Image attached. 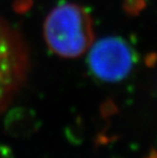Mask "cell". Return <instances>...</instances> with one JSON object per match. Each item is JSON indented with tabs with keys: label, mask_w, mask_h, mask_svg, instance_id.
<instances>
[{
	"label": "cell",
	"mask_w": 157,
	"mask_h": 158,
	"mask_svg": "<svg viewBox=\"0 0 157 158\" xmlns=\"http://www.w3.org/2000/svg\"><path fill=\"white\" fill-rule=\"evenodd\" d=\"M43 37L49 50L63 58H76L88 52L95 41L93 19L76 3H60L46 16Z\"/></svg>",
	"instance_id": "cell-1"
},
{
	"label": "cell",
	"mask_w": 157,
	"mask_h": 158,
	"mask_svg": "<svg viewBox=\"0 0 157 158\" xmlns=\"http://www.w3.org/2000/svg\"><path fill=\"white\" fill-rule=\"evenodd\" d=\"M29 50L23 37L0 19V113L9 106L26 82Z\"/></svg>",
	"instance_id": "cell-2"
},
{
	"label": "cell",
	"mask_w": 157,
	"mask_h": 158,
	"mask_svg": "<svg viewBox=\"0 0 157 158\" xmlns=\"http://www.w3.org/2000/svg\"><path fill=\"white\" fill-rule=\"evenodd\" d=\"M89 70L105 83H118L132 73L136 64L133 47L121 37H104L92 44L87 58Z\"/></svg>",
	"instance_id": "cell-3"
},
{
	"label": "cell",
	"mask_w": 157,
	"mask_h": 158,
	"mask_svg": "<svg viewBox=\"0 0 157 158\" xmlns=\"http://www.w3.org/2000/svg\"><path fill=\"white\" fill-rule=\"evenodd\" d=\"M0 158H14L12 150L9 148V146L0 144Z\"/></svg>",
	"instance_id": "cell-5"
},
{
	"label": "cell",
	"mask_w": 157,
	"mask_h": 158,
	"mask_svg": "<svg viewBox=\"0 0 157 158\" xmlns=\"http://www.w3.org/2000/svg\"><path fill=\"white\" fill-rule=\"evenodd\" d=\"M5 132L13 138H26L33 135L39 129V120L32 110L15 108L5 117Z\"/></svg>",
	"instance_id": "cell-4"
}]
</instances>
